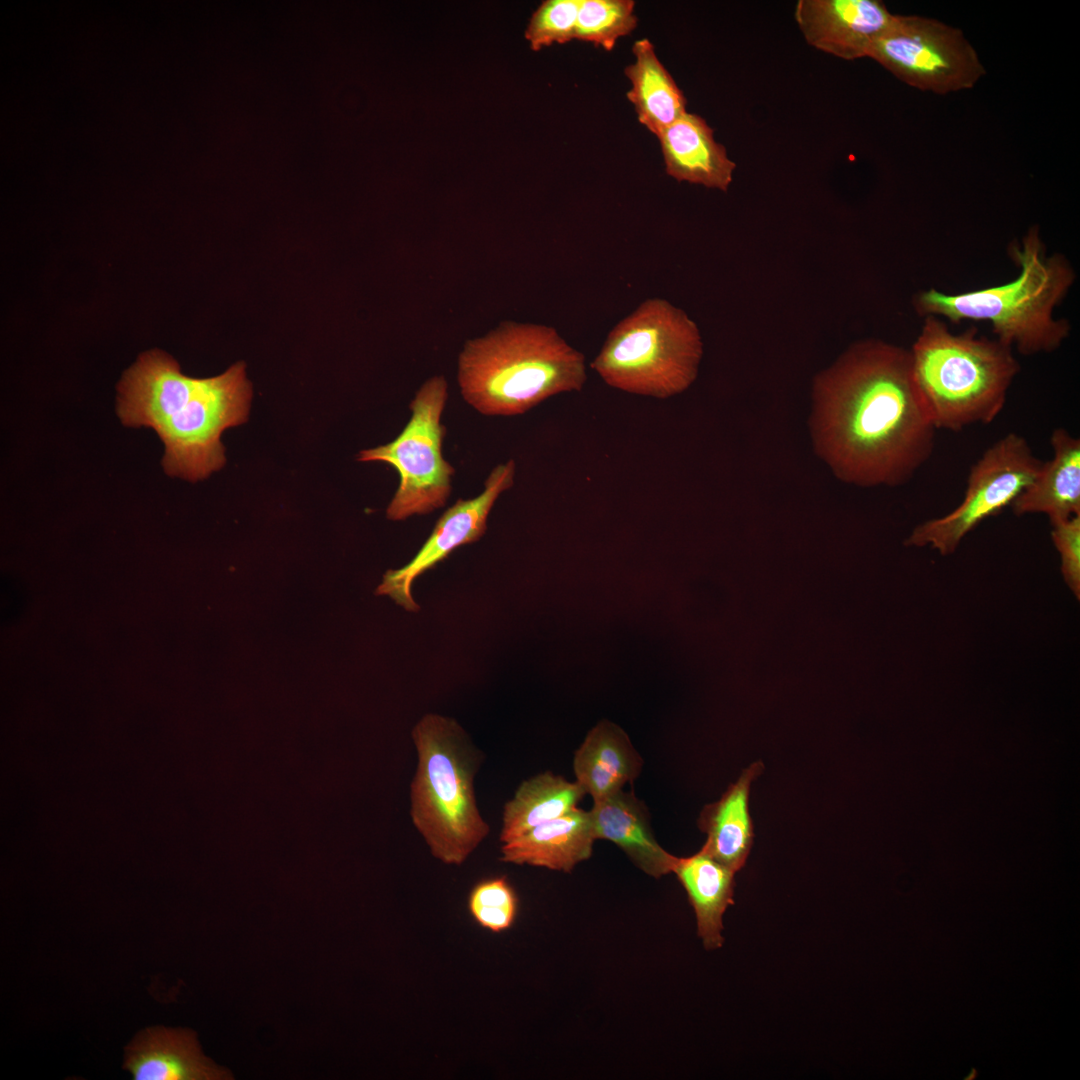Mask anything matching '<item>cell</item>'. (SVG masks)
Returning a JSON list of instances; mask_svg holds the SVG:
<instances>
[{"mask_svg":"<svg viewBox=\"0 0 1080 1080\" xmlns=\"http://www.w3.org/2000/svg\"><path fill=\"white\" fill-rule=\"evenodd\" d=\"M936 428L915 385L908 349L866 340L820 373L811 433L842 481L899 486L931 457Z\"/></svg>","mask_w":1080,"mask_h":1080,"instance_id":"cell-1","label":"cell"},{"mask_svg":"<svg viewBox=\"0 0 1080 1080\" xmlns=\"http://www.w3.org/2000/svg\"><path fill=\"white\" fill-rule=\"evenodd\" d=\"M251 399L244 362L193 378L171 356L151 350L119 382L117 414L125 426L153 429L164 445V471L194 482L224 466L222 433L246 422Z\"/></svg>","mask_w":1080,"mask_h":1080,"instance_id":"cell-2","label":"cell"},{"mask_svg":"<svg viewBox=\"0 0 1080 1080\" xmlns=\"http://www.w3.org/2000/svg\"><path fill=\"white\" fill-rule=\"evenodd\" d=\"M1008 255L1019 269L1010 282L956 294L923 290L913 298L914 310L951 323L986 321L997 340L1025 356L1054 352L1070 335L1069 322L1054 310L1072 288L1075 270L1063 254H1046L1036 225L1009 245Z\"/></svg>","mask_w":1080,"mask_h":1080,"instance_id":"cell-3","label":"cell"},{"mask_svg":"<svg viewBox=\"0 0 1080 1080\" xmlns=\"http://www.w3.org/2000/svg\"><path fill=\"white\" fill-rule=\"evenodd\" d=\"M584 355L555 328L505 321L467 341L458 358L463 399L487 416L521 415L546 399L581 391Z\"/></svg>","mask_w":1080,"mask_h":1080,"instance_id":"cell-4","label":"cell"},{"mask_svg":"<svg viewBox=\"0 0 1080 1080\" xmlns=\"http://www.w3.org/2000/svg\"><path fill=\"white\" fill-rule=\"evenodd\" d=\"M909 352L915 385L936 430L959 432L993 422L1020 370L1009 346L980 336L976 327L954 333L936 316L923 317Z\"/></svg>","mask_w":1080,"mask_h":1080,"instance_id":"cell-5","label":"cell"},{"mask_svg":"<svg viewBox=\"0 0 1080 1080\" xmlns=\"http://www.w3.org/2000/svg\"><path fill=\"white\" fill-rule=\"evenodd\" d=\"M412 739L418 757L412 823L433 857L461 865L490 833L474 787L482 754L457 721L435 713L415 724Z\"/></svg>","mask_w":1080,"mask_h":1080,"instance_id":"cell-6","label":"cell"},{"mask_svg":"<svg viewBox=\"0 0 1080 1080\" xmlns=\"http://www.w3.org/2000/svg\"><path fill=\"white\" fill-rule=\"evenodd\" d=\"M702 354L697 324L682 309L655 297L611 329L590 365L612 388L667 399L695 381Z\"/></svg>","mask_w":1080,"mask_h":1080,"instance_id":"cell-7","label":"cell"},{"mask_svg":"<svg viewBox=\"0 0 1080 1080\" xmlns=\"http://www.w3.org/2000/svg\"><path fill=\"white\" fill-rule=\"evenodd\" d=\"M448 398V383L441 375L425 381L409 408L412 412L401 433L391 442L359 452L360 462H382L395 468L399 486L386 516L392 521L429 514L445 506L452 490L454 467L443 458L446 428L441 422Z\"/></svg>","mask_w":1080,"mask_h":1080,"instance_id":"cell-8","label":"cell"},{"mask_svg":"<svg viewBox=\"0 0 1080 1080\" xmlns=\"http://www.w3.org/2000/svg\"><path fill=\"white\" fill-rule=\"evenodd\" d=\"M1042 461L1028 441L1010 432L988 447L971 466L960 504L946 515L916 526L905 541L941 555L956 551L964 537L985 519L1011 507L1037 475Z\"/></svg>","mask_w":1080,"mask_h":1080,"instance_id":"cell-9","label":"cell"},{"mask_svg":"<svg viewBox=\"0 0 1080 1080\" xmlns=\"http://www.w3.org/2000/svg\"><path fill=\"white\" fill-rule=\"evenodd\" d=\"M869 58L907 85L936 94L970 89L986 73L960 29L917 15H895Z\"/></svg>","mask_w":1080,"mask_h":1080,"instance_id":"cell-10","label":"cell"},{"mask_svg":"<svg viewBox=\"0 0 1080 1080\" xmlns=\"http://www.w3.org/2000/svg\"><path fill=\"white\" fill-rule=\"evenodd\" d=\"M514 460L498 464L484 482V490L473 499H458L438 519L423 546L405 566L387 570L376 595H387L410 612L420 607L411 595L413 582L433 569L460 546L478 541L486 532L489 513L501 493L514 483Z\"/></svg>","mask_w":1080,"mask_h":1080,"instance_id":"cell-11","label":"cell"},{"mask_svg":"<svg viewBox=\"0 0 1080 1080\" xmlns=\"http://www.w3.org/2000/svg\"><path fill=\"white\" fill-rule=\"evenodd\" d=\"M794 16L809 45L856 60L869 57L895 14L879 0H799Z\"/></svg>","mask_w":1080,"mask_h":1080,"instance_id":"cell-12","label":"cell"},{"mask_svg":"<svg viewBox=\"0 0 1080 1080\" xmlns=\"http://www.w3.org/2000/svg\"><path fill=\"white\" fill-rule=\"evenodd\" d=\"M124 1068L136 1080H220L231 1078L207 1058L189 1029L150 1027L125 1048Z\"/></svg>","mask_w":1080,"mask_h":1080,"instance_id":"cell-13","label":"cell"},{"mask_svg":"<svg viewBox=\"0 0 1080 1080\" xmlns=\"http://www.w3.org/2000/svg\"><path fill=\"white\" fill-rule=\"evenodd\" d=\"M657 137L669 176L679 182L728 190L736 164L715 140L704 118L687 112Z\"/></svg>","mask_w":1080,"mask_h":1080,"instance_id":"cell-14","label":"cell"},{"mask_svg":"<svg viewBox=\"0 0 1080 1080\" xmlns=\"http://www.w3.org/2000/svg\"><path fill=\"white\" fill-rule=\"evenodd\" d=\"M589 811L596 840L613 842L640 870L654 878L672 872L676 856L659 845L648 809L633 792L617 790L594 800Z\"/></svg>","mask_w":1080,"mask_h":1080,"instance_id":"cell-15","label":"cell"},{"mask_svg":"<svg viewBox=\"0 0 1080 1080\" xmlns=\"http://www.w3.org/2000/svg\"><path fill=\"white\" fill-rule=\"evenodd\" d=\"M595 840L590 811L577 807L502 843L500 860L570 872L592 855Z\"/></svg>","mask_w":1080,"mask_h":1080,"instance_id":"cell-16","label":"cell"},{"mask_svg":"<svg viewBox=\"0 0 1080 1080\" xmlns=\"http://www.w3.org/2000/svg\"><path fill=\"white\" fill-rule=\"evenodd\" d=\"M763 769L761 761L750 764L719 800L704 806L698 818V827L706 834L701 849L736 873L745 866L753 845L750 790Z\"/></svg>","mask_w":1080,"mask_h":1080,"instance_id":"cell-17","label":"cell"},{"mask_svg":"<svg viewBox=\"0 0 1080 1080\" xmlns=\"http://www.w3.org/2000/svg\"><path fill=\"white\" fill-rule=\"evenodd\" d=\"M1050 444L1053 457L1042 462L1011 505L1016 515L1046 514L1050 521L1080 515V440L1059 427L1053 430Z\"/></svg>","mask_w":1080,"mask_h":1080,"instance_id":"cell-18","label":"cell"},{"mask_svg":"<svg viewBox=\"0 0 1080 1080\" xmlns=\"http://www.w3.org/2000/svg\"><path fill=\"white\" fill-rule=\"evenodd\" d=\"M642 763L626 732L611 721L602 720L576 750L573 769L576 781L594 801L635 780Z\"/></svg>","mask_w":1080,"mask_h":1080,"instance_id":"cell-19","label":"cell"},{"mask_svg":"<svg viewBox=\"0 0 1080 1080\" xmlns=\"http://www.w3.org/2000/svg\"><path fill=\"white\" fill-rule=\"evenodd\" d=\"M672 873L687 893L704 948H721L724 943L723 916L734 904L736 872L700 849L691 856L676 857Z\"/></svg>","mask_w":1080,"mask_h":1080,"instance_id":"cell-20","label":"cell"},{"mask_svg":"<svg viewBox=\"0 0 1080 1080\" xmlns=\"http://www.w3.org/2000/svg\"><path fill=\"white\" fill-rule=\"evenodd\" d=\"M632 52L635 61L624 69L631 84L627 98L635 108L638 121L658 136L687 113V101L672 75L658 59L649 39L635 41Z\"/></svg>","mask_w":1080,"mask_h":1080,"instance_id":"cell-21","label":"cell"},{"mask_svg":"<svg viewBox=\"0 0 1080 1080\" xmlns=\"http://www.w3.org/2000/svg\"><path fill=\"white\" fill-rule=\"evenodd\" d=\"M585 795L577 781H568L550 771L524 780L503 806L500 841L508 842L573 811Z\"/></svg>","mask_w":1080,"mask_h":1080,"instance_id":"cell-22","label":"cell"},{"mask_svg":"<svg viewBox=\"0 0 1080 1080\" xmlns=\"http://www.w3.org/2000/svg\"><path fill=\"white\" fill-rule=\"evenodd\" d=\"M633 0H580L575 39L611 51L637 26Z\"/></svg>","mask_w":1080,"mask_h":1080,"instance_id":"cell-23","label":"cell"},{"mask_svg":"<svg viewBox=\"0 0 1080 1080\" xmlns=\"http://www.w3.org/2000/svg\"><path fill=\"white\" fill-rule=\"evenodd\" d=\"M467 908L473 921L491 933L509 930L516 921L519 899L505 876L478 881L470 890Z\"/></svg>","mask_w":1080,"mask_h":1080,"instance_id":"cell-24","label":"cell"},{"mask_svg":"<svg viewBox=\"0 0 1080 1080\" xmlns=\"http://www.w3.org/2000/svg\"><path fill=\"white\" fill-rule=\"evenodd\" d=\"M580 0H546L533 12L525 39L533 51L575 39Z\"/></svg>","mask_w":1080,"mask_h":1080,"instance_id":"cell-25","label":"cell"},{"mask_svg":"<svg viewBox=\"0 0 1080 1080\" xmlns=\"http://www.w3.org/2000/svg\"><path fill=\"white\" fill-rule=\"evenodd\" d=\"M1051 538L1060 555L1063 578L1079 599L1080 596V515L1050 521Z\"/></svg>","mask_w":1080,"mask_h":1080,"instance_id":"cell-26","label":"cell"}]
</instances>
